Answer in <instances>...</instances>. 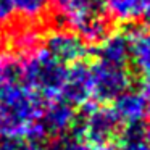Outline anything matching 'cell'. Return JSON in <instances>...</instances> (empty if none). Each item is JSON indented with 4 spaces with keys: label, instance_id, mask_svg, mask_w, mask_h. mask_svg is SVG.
Instances as JSON below:
<instances>
[{
    "label": "cell",
    "instance_id": "obj_11",
    "mask_svg": "<svg viewBox=\"0 0 150 150\" xmlns=\"http://www.w3.org/2000/svg\"><path fill=\"white\" fill-rule=\"evenodd\" d=\"M126 34L131 45V62L142 74L150 73V31L132 28Z\"/></svg>",
    "mask_w": 150,
    "mask_h": 150
},
{
    "label": "cell",
    "instance_id": "obj_12",
    "mask_svg": "<svg viewBox=\"0 0 150 150\" xmlns=\"http://www.w3.org/2000/svg\"><path fill=\"white\" fill-rule=\"evenodd\" d=\"M103 7L111 16L121 21H131L142 16L147 0H103Z\"/></svg>",
    "mask_w": 150,
    "mask_h": 150
},
{
    "label": "cell",
    "instance_id": "obj_1",
    "mask_svg": "<svg viewBox=\"0 0 150 150\" xmlns=\"http://www.w3.org/2000/svg\"><path fill=\"white\" fill-rule=\"evenodd\" d=\"M44 107V97L21 79L0 87V137L24 140L29 127L40 120Z\"/></svg>",
    "mask_w": 150,
    "mask_h": 150
},
{
    "label": "cell",
    "instance_id": "obj_7",
    "mask_svg": "<svg viewBox=\"0 0 150 150\" xmlns=\"http://www.w3.org/2000/svg\"><path fill=\"white\" fill-rule=\"evenodd\" d=\"M45 50L65 65L81 62L87 55V44L79 36L69 33H55L47 39Z\"/></svg>",
    "mask_w": 150,
    "mask_h": 150
},
{
    "label": "cell",
    "instance_id": "obj_13",
    "mask_svg": "<svg viewBox=\"0 0 150 150\" xmlns=\"http://www.w3.org/2000/svg\"><path fill=\"white\" fill-rule=\"evenodd\" d=\"M78 34L86 44H100L110 36V21H108L107 15H100V16L91 20L86 23L81 29H78Z\"/></svg>",
    "mask_w": 150,
    "mask_h": 150
},
{
    "label": "cell",
    "instance_id": "obj_2",
    "mask_svg": "<svg viewBox=\"0 0 150 150\" xmlns=\"http://www.w3.org/2000/svg\"><path fill=\"white\" fill-rule=\"evenodd\" d=\"M68 65L58 62L45 49L31 52L20 62V79L44 98H58Z\"/></svg>",
    "mask_w": 150,
    "mask_h": 150
},
{
    "label": "cell",
    "instance_id": "obj_20",
    "mask_svg": "<svg viewBox=\"0 0 150 150\" xmlns=\"http://www.w3.org/2000/svg\"><path fill=\"white\" fill-rule=\"evenodd\" d=\"M142 94L147 100V105H149V113H150V73L144 74V82H142Z\"/></svg>",
    "mask_w": 150,
    "mask_h": 150
},
{
    "label": "cell",
    "instance_id": "obj_5",
    "mask_svg": "<svg viewBox=\"0 0 150 150\" xmlns=\"http://www.w3.org/2000/svg\"><path fill=\"white\" fill-rule=\"evenodd\" d=\"M58 98L69 103L71 107H84L92 98L91 66L84 62L71 63L66 69V78Z\"/></svg>",
    "mask_w": 150,
    "mask_h": 150
},
{
    "label": "cell",
    "instance_id": "obj_10",
    "mask_svg": "<svg viewBox=\"0 0 150 150\" xmlns=\"http://www.w3.org/2000/svg\"><path fill=\"white\" fill-rule=\"evenodd\" d=\"M97 60L116 66H127L131 62V45L127 34H110L103 42H100Z\"/></svg>",
    "mask_w": 150,
    "mask_h": 150
},
{
    "label": "cell",
    "instance_id": "obj_23",
    "mask_svg": "<svg viewBox=\"0 0 150 150\" xmlns=\"http://www.w3.org/2000/svg\"><path fill=\"white\" fill-rule=\"evenodd\" d=\"M144 140L147 144V149L150 150V126L145 127V131H144Z\"/></svg>",
    "mask_w": 150,
    "mask_h": 150
},
{
    "label": "cell",
    "instance_id": "obj_8",
    "mask_svg": "<svg viewBox=\"0 0 150 150\" xmlns=\"http://www.w3.org/2000/svg\"><path fill=\"white\" fill-rule=\"evenodd\" d=\"M57 5L76 31L107 11L102 0H57Z\"/></svg>",
    "mask_w": 150,
    "mask_h": 150
},
{
    "label": "cell",
    "instance_id": "obj_3",
    "mask_svg": "<svg viewBox=\"0 0 150 150\" xmlns=\"http://www.w3.org/2000/svg\"><path fill=\"white\" fill-rule=\"evenodd\" d=\"M121 126L123 123L111 107L98 102H87L81 121L76 118L71 132L84 139L91 147H100L113 144L121 134Z\"/></svg>",
    "mask_w": 150,
    "mask_h": 150
},
{
    "label": "cell",
    "instance_id": "obj_17",
    "mask_svg": "<svg viewBox=\"0 0 150 150\" xmlns=\"http://www.w3.org/2000/svg\"><path fill=\"white\" fill-rule=\"evenodd\" d=\"M47 2L49 0H13V5L16 11L26 15V16H34L45 8Z\"/></svg>",
    "mask_w": 150,
    "mask_h": 150
},
{
    "label": "cell",
    "instance_id": "obj_22",
    "mask_svg": "<svg viewBox=\"0 0 150 150\" xmlns=\"http://www.w3.org/2000/svg\"><path fill=\"white\" fill-rule=\"evenodd\" d=\"M92 150H118V145H115V144H107V145L94 147Z\"/></svg>",
    "mask_w": 150,
    "mask_h": 150
},
{
    "label": "cell",
    "instance_id": "obj_21",
    "mask_svg": "<svg viewBox=\"0 0 150 150\" xmlns=\"http://www.w3.org/2000/svg\"><path fill=\"white\" fill-rule=\"evenodd\" d=\"M20 150H49V149L42 147L40 144H36V142H23Z\"/></svg>",
    "mask_w": 150,
    "mask_h": 150
},
{
    "label": "cell",
    "instance_id": "obj_9",
    "mask_svg": "<svg viewBox=\"0 0 150 150\" xmlns=\"http://www.w3.org/2000/svg\"><path fill=\"white\" fill-rule=\"evenodd\" d=\"M115 113L123 124L142 123L149 115V105L142 92L139 91H124L113 100Z\"/></svg>",
    "mask_w": 150,
    "mask_h": 150
},
{
    "label": "cell",
    "instance_id": "obj_4",
    "mask_svg": "<svg viewBox=\"0 0 150 150\" xmlns=\"http://www.w3.org/2000/svg\"><path fill=\"white\" fill-rule=\"evenodd\" d=\"M92 98L98 103L113 102L120 94L131 87L132 78L127 66H116L95 60L91 65Z\"/></svg>",
    "mask_w": 150,
    "mask_h": 150
},
{
    "label": "cell",
    "instance_id": "obj_15",
    "mask_svg": "<svg viewBox=\"0 0 150 150\" xmlns=\"http://www.w3.org/2000/svg\"><path fill=\"white\" fill-rule=\"evenodd\" d=\"M20 81V62L13 57H0V87Z\"/></svg>",
    "mask_w": 150,
    "mask_h": 150
},
{
    "label": "cell",
    "instance_id": "obj_19",
    "mask_svg": "<svg viewBox=\"0 0 150 150\" xmlns=\"http://www.w3.org/2000/svg\"><path fill=\"white\" fill-rule=\"evenodd\" d=\"M23 140L20 139H8V137H2L0 139V150H20Z\"/></svg>",
    "mask_w": 150,
    "mask_h": 150
},
{
    "label": "cell",
    "instance_id": "obj_14",
    "mask_svg": "<svg viewBox=\"0 0 150 150\" xmlns=\"http://www.w3.org/2000/svg\"><path fill=\"white\" fill-rule=\"evenodd\" d=\"M144 131L145 126L142 123L127 124L120 134V145L118 150H149L144 140Z\"/></svg>",
    "mask_w": 150,
    "mask_h": 150
},
{
    "label": "cell",
    "instance_id": "obj_16",
    "mask_svg": "<svg viewBox=\"0 0 150 150\" xmlns=\"http://www.w3.org/2000/svg\"><path fill=\"white\" fill-rule=\"evenodd\" d=\"M49 150H92V147L84 139L78 136H60L47 147Z\"/></svg>",
    "mask_w": 150,
    "mask_h": 150
},
{
    "label": "cell",
    "instance_id": "obj_18",
    "mask_svg": "<svg viewBox=\"0 0 150 150\" xmlns=\"http://www.w3.org/2000/svg\"><path fill=\"white\" fill-rule=\"evenodd\" d=\"M13 11H15L13 0H0V23L7 21L13 15Z\"/></svg>",
    "mask_w": 150,
    "mask_h": 150
},
{
    "label": "cell",
    "instance_id": "obj_6",
    "mask_svg": "<svg viewBox=\"0 0 150 150\" xmlns=\"http://www.w3.org/2000/svg\"><path fill=\"white\" fill-rule=\"evenodd\" d=\"M76 118L78 116H76L74 107L63 102L62 98H53L49 100V103H45L40 121L47 131V136L57 139L71 131Z\"/></svg>",
    "mask_w": 150,
    "mask_h": 150
}]
</instances>
